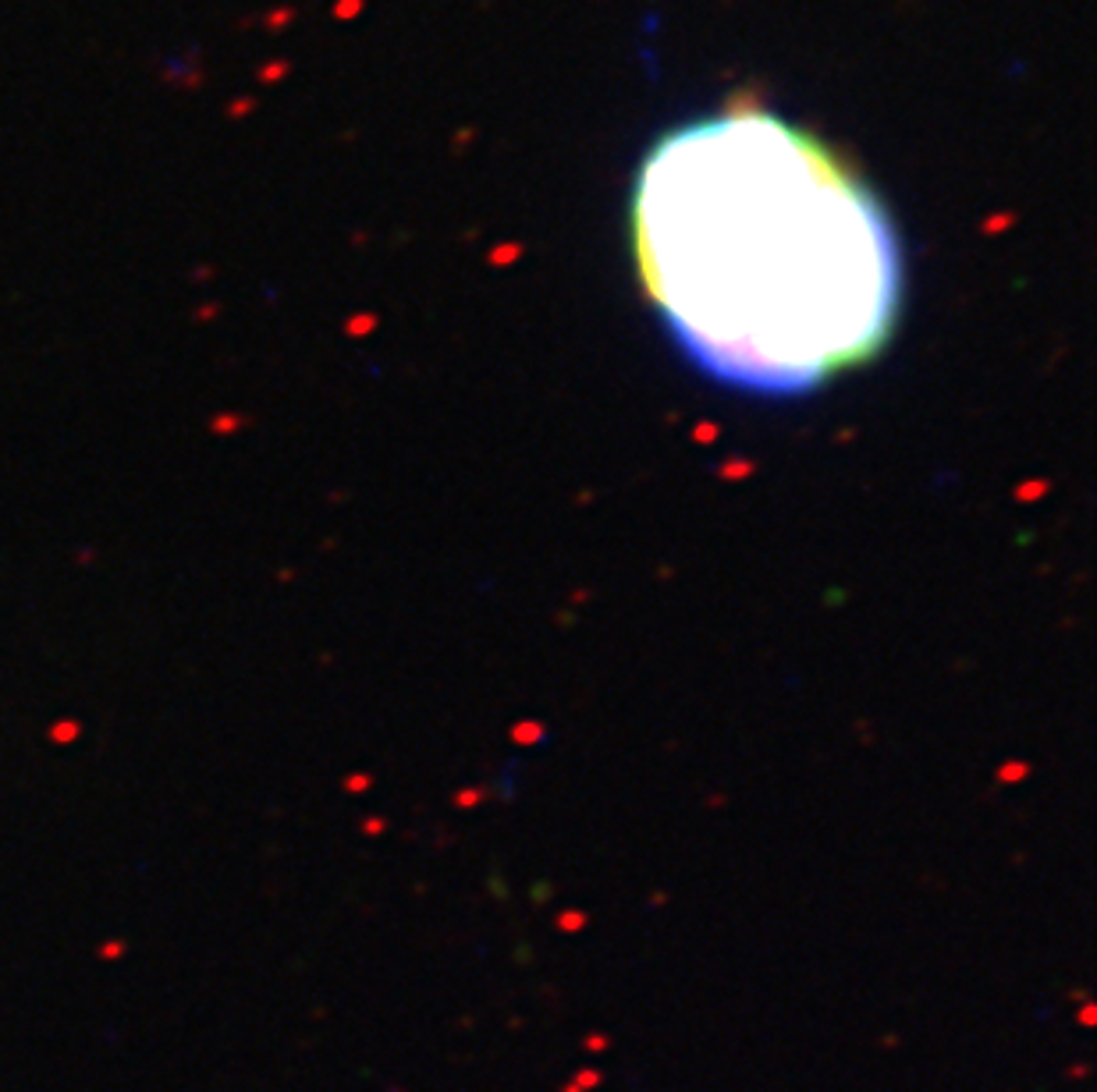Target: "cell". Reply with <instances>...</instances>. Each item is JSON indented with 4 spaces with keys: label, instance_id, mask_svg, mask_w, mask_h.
<instances>
[{
    "label": "cell",
    "instance_id": "6da1fadb",
    "mask_svg": "<svg viewBox=\"0 0 1097 1092\" xmlns=\"http://www.w3.org/2000/svg\"><path fill=\"white\" fill-rule=\"evenodd\" d=\"M640 281L675 348L728 387L796 398L892 340L902 253L874 192L760 107L675 128L633 189Z\"/></svg>",
    "mask_w": 1097,
    "mask_h": 1092
}]
</instances>
